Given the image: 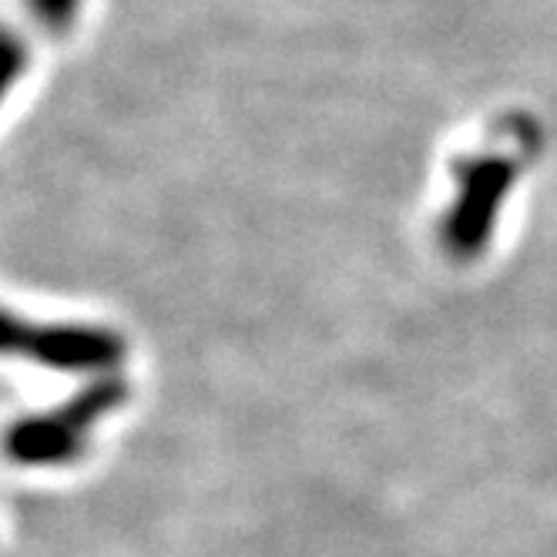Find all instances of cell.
<instances>
[{"label":"cell","instance_id":"1","mask_svg":"<svg viewBox=\"0 0 557 557\" xmlns=\"http://www.w3.org/2000/svg\"><path fill=\"white\" fill-rule=\"evenodd\" d=\"M125 400H128V383L122 376L117 373L95 376L67 404L11 423V430L4 433V454L21 467L71 463L88 450L91 430L98 426V420L114 413Z\"/></svg>","mask_w":557,"mask_h":557},{"label":"cell","instance_id":"2","mask_svg":"<svg viewBox=\"0 0 557 557\" xmlns=\"http://www.w3.org/2000/svg\"><path fill=\"white\" fill-rule=\"evenodd\" d=\"M0 356H14L58 373L108 376L125 360V339L91 323H30L0 306Z\"/></svg>","mask_w":557,"mask_h":557},{"label":"cell","instance_id":"3","mask_svg":"<svg viewBox=\"0 0 557 557\" xmlns=\"http://www.w3.org/2000/svg\"><path fill=\"white\" fill-rule=\"evenodd\" d=\"M513 175L517 165L504 154H476L467 165H460L457 202L444 225V243L457 256H473L487 246V235L494 232Z\"/></svg>","mask_w":557,"mask_h":557},{"label":"cell","instance_id":"4","mask_svg":"<svg viewBox=\"0 0 557 557\" xmlns=\"http://www.w3.org/2000/svg\"><path fill=\"white\" fill-rule=\"evenodd\" d=\"M27 64H30V51L24 45V37L0 24V104L17 88Z\"/></svg>","mask_w":557,"mask_h":557},{"label":"cell","instance_id":"5","mask_svg":"<svg viewBox=\"0 0 557 557\" xmlns=\"http://www.w3.org/2000/svg\"><path fill=\"white\" fill-rule=\"evenodd\" d=\"M27 11L48 34L61 37L71 30L77 11H82V0H27Z\"/></svg>","mask_w":557,"mask_h":557}]
</instances>
